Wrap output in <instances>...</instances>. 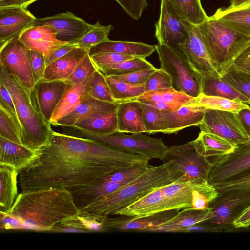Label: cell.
I'll return each mask as SVG.
<instances>
[{
	"label": "cell",
	"mask_w": 250,
	"mask_h": 250,
	"mask_svg": "<svg viewBox=\"0 0 250 250\" xmlns=\"http://www.w3.org/2000/svg\"><path fill=\"white\" fill-rule=\"evenodd\" d=\"M19 173L22 192L46 188L72 189L93 185L119 167L148 163L94 140L53 131L50 142Z\"/></svg>",
	"instance_id": "6da1fadb"
},
{
	"label": "cell",
	"mask_w": 250,
	"mask_h": 250,
	"mask_svg": "<svg viewBox=\"0 0 250 250\" xmlns=\"http://www.w3.org/2000/svg\"><path fill=\"white\" fill-rule=\"evenodd\" d=\"M79 212L69 190L46 188L21 192L7 213L21 222L23 229L48 232Z\"/></svg>",
	"instance_id": "7a4b0ae2"
},
{
	"label": "cell",
	"mask_w": 250,
	"mask_h": 250,
	"mask_svg": "<svg viewBox=\"0 0 250 250\" xmlns=\"http://www.w3.org/2000/svg\"><path fill=\"white\" fill-rule=\"evenodd\" d=\"M184 173L175 160L151 165L144 173L118 190L79 210L109 216L133 203L154 189L180 180Z\"/></svg>",
	"instance_id": "3957f363"
},
{
	"label": "cell",
	"mask_w": 250,
	"mask_h": 250,
	"mask_svg": "<svg viewBox=\"0 0 250 250\" xmlns=\"http://www.w3.org/2000/svg\"><path fill=\"white\" fill-rule=\"evenodd\" d=\"M0 67V82L6 87L15 104L22 145L35 152L50 142L53 131L51 125L36 108L32 91L21 86L2 67Z\"/></svg>",
	"instance_id": "277c9868"
},
{
	"label": "cell",
	"mask_w": 250,
	"mask_h": 250,
	"mask_svg": "<svg viewBox=\"0 0 250 250\" xmlns=\"http://www.w3.org/2000/svg\"><path fill=\"white\" fill-rule=\"evenodd\" d=\"M197 26L215 69L221 77L250 44V37L212 16H208Z\"/></svg>",
	"instance_id": "5b68a950"
},
{
	"label": "cell",
	"mask_w": 250,
	"mask_h": 250,
	"mask_svg": "<svg viewBox=\"0 0 250 250\" xmlns=\"http://www.w3.org/2000/svg\"><path fill=\"white\" fill-rule=\"evenodd\" d=\"M64 134L94 140L111 148L141 155L147 160H163L168 147L161 138L151 137L143 133L127 135L116 131L107 135L91 133L74 125H61Z\"/></svg>",
	"instance_id": "8992f818"
},
{
	"label": "cell",
	"mask_w": 250,
	"mask_h": 250,
	"mask_svg": "<svg viewBox=\"0 0 250 250\" xmlns=\"http://www.w3.org/2000/svg\"><path fill=\"white\" fill-rule=\"evenodd\" d=\"M161 69L171 77L173 88L196 98L201 93V75L186 60L167 46L159 43L155 45Z\"/></svg>",
	"instance_id": "52a82bcc"
},
{
	"label": "cell",
	"mask_w": 250,
	"mask_h": 250,
	"mask_svg": "<svg viewBox=\"0 0 250 250\" xmlns=\"http://www.w3.org/2000/svg\"><path fill=\"white\" fill-rule=\"evenodd\" d=\"M18 36L0 46V66L21 86L31 91L36 82L30 62L29 49L20 40Z\"/></svg>",
	"instance_id": "ba28073f"
},
{
	"label": "cell",
	"mask_w": 250,
	"mask_h": 250,
	"mask_svg": "<svg viewBox=\"0 0 250 250\" xmlns=\"http://www.w3.org/2000/svg\"><path fill=\"white\" fill-rule=\"evenodd\" d=\"M185 21L176 13L167 0H161L160 16L155 24V37L158 43L167 46L187 60L180 47L188 36Z\"/></svg>",
	"instance_id": "9c48e42d"
},
{
	"label": "cell",
	"mask_w": 250,
	"mask_h": 250,
	"mask_svg": "<svg viewBox=\"0 0 250 250\" xmlns=\"http://www.w3.org/2000/svg\"><path fill=\"white\" fill-rule=\"evenodd\" d=\"M173 160L176 161L184 174L180 179L182 182L198 178L208 179L213 166V162L198 153L193 141L168 147L162 161L165 163Z\"/></svg>",
	"instance_id": "30bf717a"
},
{
	"label": "cell",
	"mask_w": 250,
	"mask_h": 250,
	"mask_svg": "<svg viewBox=\"0 0 250 250\" xmlns=\"http://www.w3.org/2000/svg\"><path fill=\"white\" fill-rule=\"evenodd\" d=\"M201 131L212 133L238 145L250 140L236 113L206 108Z\"/></svg>",
	"instance_id": "8fae6325"
},
{
	"label": "cell",
	"mask_w": 250,
	"mask_h": 250,
	"mask_svg": "<svg viewBox=\"0 0 250 250\" xmlns=\"http://www.w3.org/2000/svg\"><path fill=\"white\" fill-rule=\"evenodd\" d=\"M250 173V140L232 153L216 159L208 175L211 184L240 178Z\"/></svg>",
	"instance_id": "7c38bea8"
},
{
	"label": "cell",
	"mask_w": 250,
	"mask_h": 250,
	"mask_svg": "<svg viewBox=\"0 0 250 250\" xmlns=\"http://www.w3.org/2000/svg\"><path fill=\"white\" fill-rule=\"evenodd\" d=\"M212 202V224L232 225L234 220L250 205V189L231 190L219 192Z\"/></svg>",
	"instance_id": "4fadbf2b"
},
{
	"label": "cell",
	"mask_w": 250,
	"mask_h": 250,
	"mask_svg": "<svg viewBox=\"0 0 250 250\" xmlns=\"http://www.w3.org/2000/svg\"><path fill=\"white\" fill-rule=\"evenodd\" d=\"M185 25L188 36L180 47L187 61L200 73L220 76L206 49L197 25L186 21Z\"/></svg>",
	"instance_id": "5bb4252c"
},
{
	"label": "cell",
	"mask_w": 250,
	"mask_h": 250,
	"mask_svg": "<svg viewBox=\"0 0 250 250\" xmlns=\"http://www.w3.org/2000/svg\"><path fill=\"white\" fill-rule=\"evenodd\" d=\"M43 25L53 27L57 32V38L67 42L80 38L92 26V24L69 11L42 18H36L31 26Z\"/></svg>",
	"instance_id": "9a60e30c"
},
{
	"label": "cell",
	"mask_w": 250,
	"mask_h": 250,
	"mask_svg": "<svg viewBox=\"0 0 250 250\" xmlns=\"http://www.w3.org/2000/svg\"><path fill=\"white\" fill-rule=\"evenodd\" d=\"M66 83L62 80H41L31 91L34 104L44 119L50 123L52 114L64 93Z\"/></svg>",
	"instance_id": "2e32d148"
},
{
	"label": "cell",
	"mask_w": 250,
	"mask_h": 250,
	"mask_svg": "<svg viewBox=\"0 0 250 250\" xmlns=\"http://www.w3.org/2000/svg\"><path fill=\"white\" fill-rule=\"evenodd\" d=\"M179 211L177 209L165 210L139 218L125 216L110 218L107 216L105 226L108 230L152 231L171 219Z\"/></svg>",
	"instance_id": "e0dca14e"
},
{
	"label": "cell",
	"mask_w": 250,
	"mask_h": 250,
	"mask_svg": "<svg viewBox=\"0 0 250 250\" xmlns=\"http://www.w3.org/2000/svg\"><path fill=\"white\" fill-rule=\"evenodd\" d=\"M53 27L49 25L32 26L19 35V39L31 50L42 54L46 59L68 42L59 40Z\"/></svg>",
	"instance_id": "ac0fdd59"
},
{
	"label": "cell",
	"mask_w": 250,
	"mask_h": 250,
	"mask_svg": "<svg viewBox=\"0 0 250 250\" xmlns=\"http://www.w3.org/2000/svg\"><path fill=\"white\" fill-rule=\"evenodd\" d=\"M36 18L27 8L21 6L0 7V46L31 26Z\"/></svg>",
	"instance_id": "d6986e66"
},
{
	"label": "cell",
	"mask_w": 250,
	"mask_h": 250,
	"mask_svg": "<svg viewBox=\"0 0 250 250\" xmlns=\"http://www.w3.org/2000/svg\"><path fill=\"white\" fill-rule=\"evenodd\" d=\"M206 108L190 103L182 105L171 112H164V134L177 133L192 126H199L202 123Z\"/></svg>",
	"instance_id": "ffe728a7"
},
{
	"label": "cell",
	"mask_w": 250,
	"mask_h": 250,
	"mask_svg": "<svg viewBox=\"0 0 250 250\" xmlns=\"http://www.w3.org/2000/svg\"><path fill=\"white\" fill-rule=\"evenodd\" d=\"M119 104L102 101L86 93L75 109L58 120L54 126L73 125L95 113L116 111Z\"/></svg>",
	"instance_id": "44dd1931"
},
{
	"label": "cell",
	"mask_w": 250,
	"mask_h": 250,
	"mask_svg": "<svg viewBox=\"0 0 250 250\" xmlns=\"http://www.w3.org/2000/svg\"><path fill=\"white\" fill-rule=\"evenodd\" d=\"M212 216L211 208L197 209L189 207L179 211L171 219L153 229V232H187L195 225L208 220Z\"/></svg>",
	"instance_id": "7402d4cb"
},
{
	"label": "cell",
	"mask_w": 250,
	"mask_h": 250,
	"mask_svg": "<svg viewBox=\"0 0 250 250\" xmlns=\"http://www.w3.org/2000/svg\"><path fill=\"white\" fill-rule=\"evenodd\" d=\"M88 53L89 49L87 48L75 47L66 54L48 65L42 80L65 81Z\"/></svg>",
	"instance_id": "603a6c76"
},
{
	"label": "cell",
	"mask_w": 250,
	"mask_h": 250,
	"mask_svg": "<svg viewBox=\"0 0 250 250\" xmlns=\"http://www.w3.org/2000/svg\"><path fill=\"white\" fill-rule=\"evenodd\" d=\"M156 51L155 45L141 42L113 41L109 39L90 48L89 55L104 52H116L145 58Z\"/></svg>",
	"instance_id": "cb8c5ba5"
},
{
	"label": "cell",
	"mask_w": 250,
	"mask_h": 250,
	"mask_svg": "<svg viewBox=\"0 0 250 250\" xmlns=\"http://www.w3.org/2000/svg\"><path fill=\"white\" fill-rule=\"evenodd\" d=\"M92 76L79 83L74 84L66 83L64 93L51 118V125L54 126L58 120L67 115L75 109L79 104L82 96L85 93L89 92V83Z\"/></svg>",
	"instance_id": "d4e9b609"
},
{
	"label": "cell",
	"mask_w": 250,
	"mask_h": 250,
	"mask_svg": "<svg viewBox=\"0 0 250 250\" xmlns=\"http://www.w3.org/2000/svg\"><path fill=\"white\" fill-rule=\"evenodd\" d=\"M116 113L118 132L132 134L146 132L138 102L128 101L120 103Z\"/></svg>",
	"instance_id": "484cf974"
},
{
	"label": "cell",
	"mask_w": 250,
	"mask_h": 250,
	"mask_svg": "<svg viewBox=\"0 0 250 250\" xmlns=\"http://www.w3.org/2000/svg\"><path fill=\"white\" fill-rule=\"evenodd\" d=\"M194 146L201 155L208 159H216L233 152L237 146L216 135L201 131L193 141Z\"/></svg>",
	"instance_id": "4316f807"
},
{
	"label": "cell",
	"mask_w": 250,
	"mask_h": 250,
	"mask_svg": "<svg viewBox=\"0 0 250 250\" xmlns=\"http://www.w3.org/2000/svg\"><path fill=\"white\" fill-rule=\"evenodd\" d=\"M35 155L23 145L0 136V164L10 166L19 173Z\"/></svg>",
	"instance_id": "83f0119b"
},
{
	"label": "cell",
	"mask_w": 250,
	"mask_h": 250,
	"mask_svg": "<svg viewBox=\"0 0 250 250\" xmlns=\"http://www.w3.org/2000/svg\"><path fill=\"white\" fill-rule=\"evenodd\" d=\"M201 75V93L208 96L221 97L250 104V101L222 80L221 77L209 74Z\"/></svg>",
	"instance_id": "f1b7e54d"
},
{
	"label": "cell",
	"mask_w": 250,
	"mask_h": 250,
	"mask_svg": "<svg viewBox=\"0 0 250 250\" xmlns=\"http://www.w3.org/2000/svg\"><path fill=\"white\" fill-rule=\"evenodd\" d=\"M18 172L12 167L0 164V212L7 213L18 195Z\"/></svg>",
	"instance_id": "f546056e"
},
{
	"label": "cell",
	"mask_w": 250,
	"mask_h": 250,
	"mask_svg": "<svg viewBox=\"0 0 250 250\" xmlns=\"http://www.w3.org/2000/svg\"><path fill=\"white\" fill-rule=\"evenodd\" d=\"M212 16L250 37V4L238 7L220 8Z\"/></svg>",
	"instance_id": "4dcf8cb0"
},
{
	"label": "cell",
	"mask_w": 250,
	"mask_h": 250,
	"mask_svg": "<svg viewBox=\"0 0 250 250\" xmlns=\"http://www.w3.org/2000/svg\"><path fill=\"white\" fill-rule=\"evenodd\" d=\"M73 125L99 135L115 132L118 131L116 111L95 113Z\"/></svg>",
	"instance_id": "1f68e13d"
},
{
	"label": "cell",
	"mask_w": 250,
	"mask_h": 250,
	"mask_svg": "<svg viewBox=\"0 0 250 250\" xmlns=\"http://www.w3.org/2000/svg\"><path fill=\"white\" fill-rule=\"evenodd\" d=\"M179 16L193 25H198L208 16L201 3V0H167Z\"/></svg>",
	"instance_id": "d6a6232c"
},
{
	"label": "cell",
	"mask_w": 250,
	"mask_h": 250,
	"mask_svg": "<svg viewBox=\"0 0 250 250\" xmlns=\"http://www.w3.org/2000/svg\"><path fill=\"white\" fill-rule=\"evenodd\" d=\"M219 193L208 179L196 178L192 190V207L197 209L209 208L210 204L218 196Z\"/></svg>",
	"instance_id": "836d02e7"
},
{
	"label": "cell",
	"mask_w": 250,
	"mask_h": 250,
	"mask_svg": "<svg viewBox=\"0 0 250 250\" xmlns=\"http://www.w3.org/2000/svg\"><path fill=\"white\" fill-rule=\"evenodd\" d=\"M114 99L119 103L133 101L145 92V85L132 84L117 80L111 76H105Z\"/></svg>",
	"instance_id": "e575fe53"
},
{
	"label": "cell",
	"mask_w": 250,
	"mask_h": 250,
	"mask_svg": "<svg viewBox=\"0 0 250 250\" xmlns=\"http://www.w3.org/2000/svg\"><path fill=\"white\" fill-rule=\"evenodd\" d=\"M194 98L170 88L146 92L133 101L162 102L183 105L191 103Z\"/></svg>",
	"instance_id": "d590c367"
},
{
	"label": "cell",
	"mask_w": 250,
	"mask_h": 250,
	"mask_svg": "<svg viewBox=\"0 0 250 250\" xmlns=\"http://www.w3.org/2000/svg\"><path fill=\"white\" fill-rule=\"evenodd\" d=\"M114 29L111 24L107 26L101 25L99 20L92 24L91 28L82 37L69 42L67 44L75 47L89 49L93 46L108 40L110 31Z\"/></svg>",
	"instance_id": "8d00e7d4"
},
{
	"label": "cell",
	"mask_w": 250,
	"mask_h": 250,
	"mask_svg": "<svg viewBox=\"0 0 250 250\" xmlns=\"http://www.w3.org/2000/svg\"><path fill=\"white\" fill-rule=\"evenodd\" d=\"M191 103L196 104L206 108L238 112L248 105L240 101L218 96H208L201 93L194 98Z\"/></svg>",
	"instance_id": "74e56055"
},
{
	"label": "cell",
	"mask_w": 250,
	"mask_h": 250,
	"mask_svg": "<svg viewBox=\"0 0 250 250\" xmlns=\"http://www.w3.org/2000/svg\"><path fill=\"white\" fill-rule=\"evenodd\" d=\"M154 67V66L145 58L135 57L113 65L100 67L97 69L106 76L121 75Z\"/></svg>",
	"instance_id": "f35d334b"
},
{
	"label": "cell",
	"mask_w": 250,
	"mask_h": 250,
	"mask_svg": "<svg viewBox=\"0 0 250 250\" xmlns=\"http://www.w3.org/2000/svg\"><path fill=\"white\" fill-rule=\"evenodd\" d=\"M137 102L141 111L145 132L148 134L157 132L163 133L165 130L164 112L148 104Z\"/></svg>",
	"instance_id": "ab89813d"
},
{
	"label": "cell",
	"mask_w": 250,
	"mask_h": 250,
	"mask_svg": "<svg viewBox=\"0 0 250 250\" xmlns=\"http://www.w3.org/2000/svg\"><path fill=\"white\" fill-rule=\"evenodd\" d=\"M233 88L250 101V75L232 65L221 77Z\"/></svg>",
	"instance_id": "60d3db41"
},
{
	"label": "cell",
	"mask_w": 250,
	"mask_h": 250,
	"mask_svg": "<svg viewBox=\"0 0 250 250\" xmlns=\"http://www.w3.org/2000/svg\"><path fill=\"white\" fill-rule=\"evenodd\" d=\"M89 87L88 94L93 98L104 102L120 103L113 98L105 76L97 69L92 76Z\"/></svg>",
	"instance_id": "b9f144b4"
},
{
	"label": "cell",
	"mask_w": 250,
	"mask_h": 250,
	"mask_svg": "<svg viewBox=\"0 0 250 250\" xmlns=\"http://www.w3.org/2000/svg\"><path fill=\"white\" fill-rule=\"evenodd\" d=\"M0 136L22 145L19 125L11 115L0 106Z\"/></svg>",
	"instance_id": "7bdbcfd3"
},
{
	"label": "cell",
	"mask_w": 250,
	"mask_h": 250,
	"mask_svg": "<svg viewBox=\"0 0 250 250\" xmlns=\"http://www.w3.org/2000/svg\"><path fill=\"white\" fill-rule=\"evenodd\" d=\"M97 70L89 53L77 65L72 74L65 81L66 83L77 84L93 75Z\"/></svg>",
	"instance_id": "ee69618b"
},
{
	"label": "cell",
	"mask_w": 250,
	"mask_h": 250,
	"mask_svg": "<svg viewBox=\"0 0 250 250\" xmlns=\"http://www.w3.org/2000/svg\"><path fill=\"white\" fill-rule=\"evenodd\" d=\"M146 92L173 88L170 75L162 69H156L144 83Z\"/></svg>",
	"instance_id": "f6af8a7d"
},
{
	"label": "cell",
	"mask_w": 250,
	"mask_h": 250,
	"mask_svg": "<svg viewBox=\"0 0 250 250\" xmlns=\"http://www.w3.org/2000/svg\"><path fill=\"white\" fill-rule=\"evenodd\" d=\"M77 216L89 232H105L107 216L79 210Z\"/></svg>",
	"instance_id": "bcb514c9"
},
{
	"label": "cell",
	"mask_w": 250,
	"mask_h": 250,
	"mask_svg": "<svg viewBox=\"0 0 250 250\" xmlns=\"http://www.w3.org/2000/svg\"><path fill=\"white\" fill-rule=\"evenodd\" d=\"M50 233H89L77 215L55 225L48 232Z\"/></svg>",
	"instance_id": "7dc6e473"
},
{
	"label": "cell",
	"mask_w": 250,
	"mask_h": 250,
	"mask_svg": "<svg viewBox=\"0 0 250 250\" xmlns=\"http://www.w3.org/2000/svg\"><path fill=\"white\" fill-rule=\"evenodd\" d=\"M96 68L113 65L135 57L116 52H104L90 56Z\"/></svg>",
	"instance_id": "c3c4849f"
},
{
	"label": "cell",
	"mask_w": 250,
	"mask_h": 250,
	"mask_svg": "<svg viewBox=\"0 0 250 250\" xmlns=\"http://www.w3.org/2000/svg\"><path fill=\"white\" fill-rule=\"evenodd\" d=\"M134 20H138L143 12L147 7L146 0H115Z\"/></svg>",
	"instance_id": "681fc988"
},
{
	"label": "cell",
	"mask_w": 250,
	"mask_h": 250,
	"mask_svg": "<svg viewBox=\"0 0 250 250\" xmlns=\"http://www.w3.org/2000/svg\"><path fill=\"white\" fill-rule=\"evenodd\" d=\"M212 184L219 192L231 190L250 189V173L240 178Z\"/></svg>",
	"instance_id": "f907efd6"
},
{
	"label": "cell",
	"mask_w": 250,
	"mask_h": 250,
	"mask_svg": "<svg viewBox=\"0 0 250 250\" xmlns=\"http://www.w3.org/2000/svg\"><path fill=\"white\" fill-rule=\"evenodd\" d=\"M154 67L150 69H142L121 75L111 76L113 78L121 81L132 84H144L150 75L156 70Z\"/></svg>",
	"instance_id": "816d5d0a"
},
{
	"label": "cell",
	"mask_w": 250,
	"mask_h": 250,
	"mask_svg": "<svg viewBox=\"0 0 250 250\" xmlns=\"http://www.w3.org/2000/svg\"><path fill=\"white\" fill-rule=\"evenodd\" d=\"M29 55L31 67L36 83L42 79L45 69V58L38 52L29 50Z\"/></svg>",
	"instance_id": "f5cc1de1"
},
{
	"label": "cell",
	"mask_w": 250,
	"mask_h": 250,
	"mask_svg": "<svg viewBox=\"0 0 250 250\" xmlns=\"http://www.w3.org/2000/svg\"><path fill=\"white\" fill-rule=\"evenodd\" d=\"M0 106L3 107L11 115L19 125L13 100L6 87L1 82H0Z\"/></svg>",
	"instance_id": "db71d44e"
},
{
	"label": "cell",
	"mask_w": 250,
	"mask_h": 250,
	"mask_svg": "<svg viewBox=\"0 0 250 250\" xmlns=\"http://www.w3.org/2000/svg\"><path fill=\"white\" fill-rule=\"evenodd\" d=\"M232 65L237 69L250 75V44L237 56Z\"/></svg>",
	"instance_id": "11a10c76"
},
{
	"label": "cell",
	"mask_w": 250,
	"mask_h": 250,
	"mask_svg": "<svg viewBox=\"0 0 250 250\" xmlns=\"http://www.w3.org/2000/svg\"><path fill=\"white\" fill-rule=\"evenodd\" d=\"M0 227L6 230L23 229L21 222L16 217L8 213L0 212Z\"/></svg>",
	"instance_id": "9f6ffc18"
},
{
	"label": "cell",
	"mask_w": 250,
	"mask_h": 250,
	"mask_svg": "<svg viewBox=\"0 0 250 250\" xmlns=\"http://www.w3.org/2000/svg\"><path fill=\"white\" fill-rule=\"evenodd\" d=\"M241 124L250 140V107L241 109L237 113Z\"/></svg>",
	"instance_id": "6f0895ef"
},
{
	"label": "cell",
	"mask_w": 250,
	"mask_h": 250,
	"mask_svg": "<svg viewBox=\"0 0 250 250\" xmlns=\"http://www.w3.org/2000/svg\"><path fill=\"white\" fill-rule=\"evenodd\" d=\"M74 48L75 47L68 45L67 43L60 47L45 59L46 67L54 61L63 56Z\"/></svg>",
	"instance_id": "680465c9"
},
{
	"label": "cell",
	"mask_w": 250,
	"mask_h": 250,
	"mask_svg": "<svg viewBox=\"0 0 250 250\" xmlns=\"http://www.w3.org/2000/svg\"><path fill=\"white\" fill-rule=\"evenodd\" d=\"M232 225L236 229L250 226V205L234 220Z\"/></svg>",
	"instance_id": "91938a15"
},
{
	"label": "cell",
	"mask_w": 250,
	"mask_h": 250,
	"mask_svg": "<svg viewBox=\"0 0 250 250\" xmlns=\"http://www.w3.org/2000/svg\"><path fill=\"white\" fill-rule=\"evenodd\" d=\"M148 104L163 112H171L180 108L182 105L174 104H169L162 102L152 101H137Z\"/></svg>",
	"instance_id": "94428289"
},
{
	"label": "cell",
	"mask_w": 250,
	"mask_h": 250,
	"mask_svg": "<svg viewBox=\"0 0 250 250\" xmlns=\"http://www.w3.org/2000/svg\"><path fill=\"white\" fill-rule=\"evenodd\" d=\"M230 6L238 7L250 4V0H229Z\"/></svg>",
	"instance_id": "6125c7cd"
},
{
	"label": "cell",
	"mask_w": 250,
	"mask_h": 250,
	"mask_svg": "<svg viewBox=\"0 0 250 250\" xmlns=\"http://www.w3.org/2000/svg\"><path fill=\"white\" fill-rule=\"evenodd\" d=\"M38 0H15V5L25 8L31 4Z\"/></svg>",
	"instance_id": "be15d7a7"
},
{
	"label": "cell",
	"mask_w": 250,
	"mask_h": 250,
	"mask_svg": "<svg viewBox=\"0 0 250 250\" xmlns=\"http://www.w3.org/2000/svg\"><path fill=\"white\" fill-rule=\"evenodd\" d=\"M15 5V0H0V7Z\"/></svg>",
	"instance_id": "e7e4bbea"
}]
</instances>
